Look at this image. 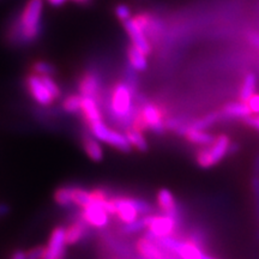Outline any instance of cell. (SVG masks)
Wrapping results in <instances>:
<instances>
[{"label": "cell", "instance_id": "14", "mask_svg": "<svg viewBox=\"0 0 259 259\" xmlns=\"http://www.w3.org/2000/svg\"><path fill=\"white\" fill-rule=\"evenodd\" d=\"M157 203H158V206H160V209L162 210V212L180 220V215H179V211H178L176 198H174L173 193H171L169 190H166V189L160 190V192L157 193Z\"/></svg>", "mask_w": 259, "mask_h": 259}, {"label": "cell", "instance_id": "1", "mask_svg": "<svg viewBox=\"0 0 259 259\" xmlns=\"http://www.w3.org/2000/svg\"><path fill=\"white\" fill-rule=\"evenodd\" d=\"M44 0H29L17 17L9 25V42L14 46H25L36 41L42 30Z\"/></svg>", "mask_w": 259, "mask_h": 259}, {"label": "cell", "instance_id": "23", "mask_svg": "<svg viewBox=\"0 0 259 259\" xmlns=\"http://www.w3.org/2000/svg\"><path fill=\"white\" fill-rule=\"evenodd\" d=\"M74 186H63L59 187L54 193V200L58 205L69 206L73 203Z\"/></svg>", "mask_w": 259, "mask_h": 259}, {"label": "cell", "instance_id": "20", "mask_svg": "<svg viewBox=\"0 0 259 259\" xmlns=\"http://www.w3.org/2000/svg\"><path fill=\"white\" fill-rule=\"evenodd\" d=\"M126 137H127L132 148H136L139 151L148 150V142L139 128L131 127L126 130Z\"/></svg>", "mask_w": 259, "mask_h": 259}, {"label": "cell", "instance_id": "22", "mask_svg": "<svg viewBox=\"0 0 259 259\" xmlns=\"http://www.w3.org/2000/svg\"><path fill=\"white\" fill-rule=\"evenodd\" d=\"M255 88H257V77H255L254 73H247L246 74L244 82H242L240 90L241 101L247 102L255 94Z\"/></svg>", "mask_w": 259, "mask_h": 259}, {"label": "cell", "instance_id": "41", "mask_svg": "<svg viewBox=\"0 0 259 259\" xmlns=\"http://www.w3.org/2000/svg\"><path fill=\"white\" fill-rule=\"evenodd\" d=\"M72 2L77 3V4H80V5H88L93 2V0H72Z\"/></svg>", "mask_w": 259, "mask_h": 259}, {"label": "cell", "instance_id": "24", "mask_svg": "<svg viewBox=\"0 0 259 259\" xmlns=\"http://www.w3.org/2000/svg\"><path fill=\"white\" fill-rule=\"evenodd\" d=\"M94 200V194L90 191L82 189V187H76L74 186V192H73V204H76L77 206L84 209L87 205H89Z\"/></svg>", "mask_w": 259, "mask_h": 259}, {"label": "cell", "instance_id": "9", "mask_svg": "<svg viewBox=\"0 0 259 259\" xmlns=\"http://www.w3.org/2000/svg\"><path fill=\"white\" fill-rule=\"evenodd\" d=\"M25 87H27L29 94H30L32 99L41 106H50L53 103L54 99L52 94L48 92V89L42 82L41 77L37 74L31 73L25 77Z\"/></svg>", "mask_w": 259, "mask_h": 259}, {"label": "cell", "instance_id": "5", "mask_svg": "<svg viewBox=\"0 0 259 259\" xmlns=\"http://www.w3.org/2000/svg\"><path fill=\"white\" fill-rule=\"evenodd\" d=\"M89 128L90 132H92V136H94L97 141L105 142V143L118 149L122 153H130L131 151L132 147L126 135H122L121 132L109 128L108 126L105 125L103 120L90 124Z\"/></svg>", "mask_w": 259, "mask_h": 259}, {"label": "cell", "instance_id": "30", "mask_svg": "<svg viewBox=\"0 0 259 259\" xmlns=\"http://www.w3.org/2000/svg\"><path fill=\"white\" fill-rule=\"evenodd\" d=\"M132 203H134L136 209H137L138 213H142V215H144V216L150 215V212L153 211V208H151L150 204H149L148 202H145V200H143V199L132 198Z\"/></svg>", "mask_w": 259, "mask_h": 259}, {"label": "cell", "instance_id": "35", "mask_svg": "<svg viewBox=\"0 0 259 259\" xmlns=\"http://www.w3.org/2000/svg\"><path fill=\"white\" fill-rule=\"evenodd\" d=\"M245 121L247 122L251 127H254L259 130V115H251L247 119H245Z\"/></svg>", "mask_w": 259, "mask_h": 259}, {"label": "cell", "instance_id": "27", "mask_svg": "<svg viewBox=\"0 0 259 259\" xmlns=\"http://www.w3.org/2000/svg\"><path fill=\"white\" fill-rule=\"evenodd\" d=\"M80 101H82V96L76 95V94L65 97L63 101V109L70 114H77L80 112Z\"/></svg>", "mask_w": 259, "mask_h": 259}, {"label": "cell", "instance_id": "8", "mask_svg": "<svg viewBox=\"0 0 259 259\" xmlns=\"http://www.w3.org/2000/svg\"><path fill=\"white\" fill-rule=\"evenodd\" d=\"M66 245V228L57 227L52 232L48 244L45 247V254L42 259H64Z\"/></svg>", "mask_w": 259, "mask_h": 259}, {"label": "cell", "instance_id": "18", "mask_svg": "<svg viewBox=\"0 0 259 259\" xmlns=\"http://www.w3.org/2000/svg\"><path fill=\"white\" fill-rule=\"evenodd\" d=\"M184 136H185L187 141L191 142V143L196 145H202V147H209V145H211L215 142V138L209 132H206L205 130L192 128L190 127V124L189 128L186 130Z\"/></svg>", "mask_w": 259, "mask_h": 259}, {"label": "cell", "instance_id": "16", "mask_svg": "<svg viewBox=\"0 0 259 259\" xmlns=\"http://www.w3.org/2000/svg\"><path fill=\"white\" fill-rule=\"evenodd\" d=\"M89 225L82 219L78 222H74L66 228V241L67 245H74L82 241L88 234Z\"/></svg>", "mask_w": 259, "mask_h": 259}, {"label": "cell", "instance_id": "11", "mask_svg": "<svg viewBox=\"0 0 259 259\" xmlns=\"http://www.w3.org/2000/svg\"><path fill=\"white\" fill-rule=\"evenodd\" d=\"M78 89L80 96L93 97L97 100L101 92V80L96 73L87 72L79 80Z\"/></svg>", "mask_w": 259, "mask_h": 259}, {"label": "cell", "instance_id": "12", "mask_svg": "<svg viewBox=\"0 0 259 259\" xmlns=\"http://www.w3.org/2000/svg\"><path fill=\"white\" fill-rule=\"evenodd\" d=\"M116 204V215L124 223H128L138 219V211L132 203L130 197H116L114 198Z\"/></svg>", "mask_w": 259, "mask_h": 259}, {"label": "cell", "instance_id": "21", "mask_svg": "<svg viewBox=\"0 0 259 259\" xmlns=\"http://www.w3.org/2000/svg\"><path fill=\"white\" fill-rule=\"evenodd\" d=\"M204 252L199 246H197L190 240L183 241L179 252H178V257L180 259H202Z\"/></svg>", "mask_w": 259, "mask_h": 259}, {"label": "cell", "instance_id": "38", "mask_svg": "<svg viewBox=\"0 0 259 259\" xmlns=\"http://www.w3.org/2000/svg\"><path fill=\"white\" fill-rule=\"evenodd\" d=\"M250 42L253 46L259 48V34H257V32H252L250 35Z\"/></svg>", "mask_w": 259, "mask_h": 259}, {"label": "cell", "instance_id": "19", "mask_svg": "<svg viewBox=\"0 0 259 259\" xmlns=\"http://www.w3.org/2000/svg\"><path fill=\"white\" fill-rule=\"evenodd\" d=\"M83 147L84 150L88 156L92 158L93 161L100 162L103 160V150L102 147L100 145V141L94 137V136H84L83 137Z\"/></svg>", "mask_w": 259, "mask_h": 259}, {"label": "cell", "instance_id": "33", "mask_svg": "<svg viewBox=\"0 0 259 259\" xmlns=\"http://www.w3.org/2000/svg\"><path fill=\"white\" fill-rule=\"evenodd\" d=\"M252 115H259V94H254L247 101Z\"/></svg>", "mask_w": 259, "mask_h": 259}, {"label": "cell", "instance_id": "6", "mask_svg": "<svg viewBox=\"0 0 259 259\" xmlns=\"http://www.w3.org/2000/svg\"><path fill=\"white\" fill-rule=\"evenodd\" d=\"M93 194L94 200L83 209L82 219L89 226L96 227V228H103V227L107 226L109 220V213L107 212L102 204V200L107 198V194L101 190L93 191Z\"/></svg>", "mask_w": 259, "mask_h": 259}, {"label": "cell", "instance_id": "17", "mask_svg": "<svg viewBox=\"0 0 259 259\" xmlns=\"http://www.w3.org/2000/svg\"><path fill=\"white\" fill-rule=\"evenodd\" d=\"M127 60L128 65L137 72L145 71L148 67L147 54L143 51H141L134 45H130L127 48Z\"/></svg>", "mask_w": 259, "mask_h": 259}, {"label": "cell", "instance_id": "4", "mask_svg": "<svg viewBox=\"0 0 259 259\" xmlns=\"http://www.w3.org/2000/svg\"><path fill=\"white\" fill-rule=\"evenodd\" d=\"M231 145V141L226 135L219 136L218 138H215V142L211 145L198 151L196 157L197 163L202 168H210L215 166L229 154Z\"/></svg>", "mask_w": 259, "mask_h": 259}, {"label": "cell", "instance_id": "37", "mask_svg": "<svg viewBox=\"0 0 259 259\" xmlns=\"http://www.w3.org/2000/svg\"><path fill=\"white\" fill-rule=\"evenodd\" d=\"M10 259H28L27 258V252L24 251H16L11 254Z\"/></svg>", "mask_w": 259, "mask_h": 259}, {"label": "cell", "instance_id": "42", "mask_svg": "<svg viewBox=\"0 0 259 259\" xmlns=\"http://www.w3.org/2000/svg\"><path fill=\"white\" fill-rule=\"evenodd\" d=\"M202 259H215V258H212V257H210V255H208V254L203 253V257H202Z\"/></svg>", "mask_w": 259, "mask_h": 259}, {"label": "cell", "instance_id": "39", "mask_svg": "<svg viewBox=\"0 0 259 259\" xmlns=\"http://www.w3.org/2000/svg\"><path fill=\"white\" fill-rule=\"evenodd\" d=\"M47 2L53 6H60V5H63L66 0H47Z\"/></svg>", "mask_w": 259, "mask_h": 259}, {"label": "cell", "instance_id": "29", "mask_svg": "<svg viewBox=\"0 0 259 259\" xmlns=\"http://www.w3.org/2000/svg\"><path fill=\"white\" fill-rule=\"evenodd\" d=\"M41 79H42V82L45 83V85H46L48 92L52 94V96H53L54 99H58V97H60V94H61L60 87L58 85V83L53 79V77L45 76V77H41Z\"/></svg>", "mask_w": 259, "mask_h": 259}, {"label": "cell", "instance_id": "2", "mask_svg": "<svg viewBox=\"0 0 259 259\" xmlns=\"http://www.w3.org/2000/svg\"><path fill=\"white\" fill-rule=\"evenodd\" d=\"M134 92L125 82H119L113 87L109 100V113L116 124L128 130L134 127L137 109L134 105Z\"/></svg>", "mask_w": 259, "mask_h": 259}, {"label": "cell", "instance_id": "13", "mask_svg": "<svg viewBox=\"0 0 259 259\" xmlns=\"http://www.w3.org/2000/svg\"><path fill=\"white\" fill-rule=\"evenodd\" d=\"M80 113H82L89 125L94 124V122L103 120L102 113L100 111L97 100L93 99V97L82 96V101H80Z\"/></svg>", "mask_w": 259, "mask_h": 259}, {"label": "cell", "instance_id": "36", "mask_svg": "<svg viewBox=\"0 0 259 259\" xmlns=\"http://www.w3.org/2000/svg\"><path fill=\"white\" fill-rule=\"evenodd\" d=\"M9 212H10V206L8 204L0 203V219L5 218Z\"/></svg>", "mask_w": 259, "mask_h": 259}, {"label": "cell", "instance_id": "25", "mask_svg": "<svg viewBox=\"0 0 259 259\" xmlns=\"http://www.w3.org/2000/svg\"><path fill=\"white\" fill-rule=\"evenodd\" d=\"M220 118H222L221 113H218V112L210 113V114L205 115L204 118L197 119V120L191 122L190 127L197 128V130H206L208 127H210V126L215 124V122H218L220 120Z\"/></svg>", "mask_w": 259, "mask_h": 259}, {"label": "cell", "instance_id": "15", "mask_svg": "<svg viewBox=\"0 0 259 259\" xmlns=\"http://www.w3.org/2000/svg\"><path fill=\"white\" fill-rule=\"evenodd\" d=\"M221 116L222 118H228V119H247L248 116L252 115V113L248 108L247 102L244 101H238V102H231L227 103L223 107Z\"/></svg>", "mask_w": 259, "mask_h": 259}, {"label": "cell", "instance_id": "32", "mask_svg": "<svg viewBox=\"0 0 259 259\" xmlns=\"http://www.w3.org/2000/svg\"><path fill=\"white\" fill-rule=\"evenodd\" d=\"M252 191H253L255 210L259 218V176H253L252 178Z\"/></svg>", "mask_w": 259, "mask_h": 259}, {"label": "cell", "instance_id": "3", "mask_svg": "<svg viewBox=\"0 0 259 259\" xmlns=\"http://www.w3.org/2000/svg\"><path fill=\"white\" fill-rule=\"evenodd\" d=\"M134 127H137L143 131L149 128L151 131L161 135L166 128V121L163 119V113L155 103L145 102L137 109V115Z\"/></svg>", "mask_w": 259, "mask_h": 259}, {"label": "cell", "instance_id": "26", "mask_svg": "<svg viewBox=\"0 0 259 259\" xmlns=\"http://www.w3.org/2000/svg\"><path fill=\"white\" fill-rule=\"evenodd\" d=\"M32 71H34L35 74L40 77L50 76L53 77L54 74L57 73V69L53 64L48 63V61L45 60H36L34 64H32Z\"/></svg>", "mask_w": 259, "mask_h": 259}, {"label": "cell", "instance_id": "28", "mask_svg": "<svg viewBox=\"0 0 259 259\" xmlns=\"http://www.w3.org/2000/svg\"><path fill=\"white\" fill-rule=\"evenodd\" d=\"M145 228H147V225H145L144 218H142L135 220V221L132 222L125 223L124 227H122V231H124L126 234H135V233L144 231Z\"/></svg>", "mask_w": 259, "mask_h": 259}, {"label": "cell", "instance_id": "34", "mask_svg": "<svg viewBox=\"0 0 259 259\" xmlns=\"http://www.w3.org/2000/svg\"><path fill=\"white\" fill-rule=\"evenodd\" d=\"M45 254V247L44 246H37V247L31 248L27 252L28 259H42Z\"/></svg>", "mask_w": 259, "mask_h": 259}, {"label": "cell", "instance_id": "7", "mask_svg": "<svg viewBox=\"0 0 259 259\" xmlns=\"http://www.w3.org/2000/svg\"><path fill=\"white\" fill-rule=\"evenodd\" d=\"M144 221L149 229L148 233H150L155 238H162L173 234L177 227L179 226L180 220L163 213V215H147L144 216Z\"/></svg>", "mask_w": 259, "mask_h": 259}, {"label": "cell", "instance_id": "10", "mask_svg": "<svg viewBox=\"0 0 259 259\" xmlns=\"http://www.w3.org/2000/svg\"><path fill=\"white\" fill-rule=\"evenodd\" d=\"M124 28L126 32H127L130 40H131V45H134V46L139 48L141 51H143L148 56L151 52L150 41H149L143 28L137 23L135 17L130 18L126 22H124Z\"/></svg>", "mask_w": 259, "mask_h": 259}, {"label": "cell", "instance_id": "31", "mask_svg": "<svg viewBox=\"0 0 259 259\" xmlns=\"http://www.w3.org/2000/svg\"><path fill=\"white\" fill-rule=\"evenodd\" d=\"M115 15H116V17L120 19L122 23L127 21V19L132 18L131 9H130L128 6L125 5V4H119V5H116V8H115Z\"/></svg>", "mask_w": 259, "mask_h": 259}, {"label": "cell", "instance_id": "40", "mask_svg": "<svg viewBox=\"0 0 259 259\" xmlns=\"http://www.w3.org/2000/svg\"><path fill=\"white\" fill-rule=\"evenodd\" d=\"M253 171H254V176H259V156L255 158V161H254Z\"/></svg>", "mask_w": 259, "mask_h": 259}]
</instances>
